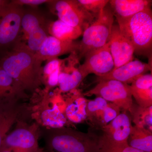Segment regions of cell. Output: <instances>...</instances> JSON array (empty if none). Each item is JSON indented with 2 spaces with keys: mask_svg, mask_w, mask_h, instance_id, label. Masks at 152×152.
Listing matches in <instances>:
<instances>
[{
  "mask_svg": "<svg viewBox=\"0 0 152 152\" xmlns=\"http://www.w3.org/2000/svg\"><path fill=\"white\" fill-rule=\"evenodd\" d=\"M42 62L21 42L0 60V68L13 79L22 91L33 92L43 82Z\"/></svg>",
  "mask_w": 152,
  "mask_h": 152,
  "instance_id": "obj_1",
  "label": "cell"
},
{
  "mask_svg": "<svg viewBox=\"0 0 152 152\" xmlns=\"http://www.w3.org/2000/svg\"><path fill=\"white\" fill-rule=\"evenodd\" d=\"M120 31L129 40L134 53L152 60V12L148 9L136 14L126 21L118 24Z\"/></svg>",
  "mask_w": 152,
  "mask_h": 152,
  "instance_id": "obj_2",
  "label": "cell"
},
{
  "mask_svg": "<svg viewBox=\"0 0 152 152\" xmlns=\"http://www.w3.org/2000/svg\"><path fill=\"white\" fill-rule=\"evenodd\" d=\"M99 136L64 127L56 128L49 140L56 152H99Z\"/></svg>",
  "mask_w": 152,
  "mask_h": 152,
  "instance_id": "obj_3",
  "label": "cell"
},
{
  "mask_svg": "<svg viewBox=\"0 0 152 152\" xmlns=\"http://www.w3.org/2000/svg\"><path fill=\"white\" fill-rule=\"evenodd\" d=\"M114 16L109 6L102 10L96 20L83 32L75 53L79 60L87 53L100 48L108 42L113 26Z\"/></svg>",
  "mask_w": 152,
  "mask_h": 152,
  "instance_id": "obj_4",
  "label": "cell"
},
{
  "mask_svg": "<svg viewBox=\"0 0 152 152\" xmlns=\"http://www.w3.org/2000/svg\"><path fill=\"white\" fill-rule=\"evenodd\" d=\"M23 7L9 1L0 10V51L4 55L21 42Z\"/></svg>",
  "mask_w": 152,
  "mask_h": 152,
  "instance_id": "obj_5",
  "label": "cell"
},
{
  "mask_svg": "<svg viewBox=\"0 0 152 152\" xmlns=\"http://www.w3.org/2000/svg\"><path fill=\"white\" fill-rule=\"evenodd\" d=\"M95 95L115 104L121 110H130L133 102L130 85L115 80H102L93 88L86 92L85 96Z\"/></svg>",
  "mask_w": 152,
  "mask_h": 152,
  "instance_id": "obj_6",
  "label": "cell"
},
{
  "mask_svg": "<svg viewBox=\"0 0 152 152\" xmlns=\"http://www.w3.org/2000/svg\"><path fill=\"white\" fill-rule=\"evenodd\" d=\"M50 10L59 20L74 27H79L83 31L96 20L76 0L50 1Z\"/></svg>",
  "mask_w": 152,
  "mask_h": 152,
  "instance_id": "obj_7",
  "label": "cell"
},
{
  "mask_svg": "<svg viewBox=\"0 0 152 152\" xmlns=\"http://www.w3.org/2000/svg\"><path fill=\"white\" fill-rule=\"evenodd\" d=\"M84 57V63L78 67L84 79L91 74L102 77L111 72L115 68L108 42L100 48L87 53Z\"/></svg>",
  "mask_w": 152,
  "mask_h": 152,
  "instance_id": "obj_8",
  "label": "cell"
},
{
  "mask_svg": "<svg viewBox=\"0 0 152 152\" xmlns=\"http://www.w3.org/2000/svg\"><path fill=\"white\" fill-rule=\"evenodd\" d=\"M4 150L14 152H39L37 137L29 129L17 128L4 139L1 151Z\"/></svg>",
  "mask_w": 152,
  "mask_h": 152,
  "instance_id": "obj_9",
  "label": "cell"
},
{
  "mask_svg": "<svg viewBox=\"0 0 152 152\" xmlns=\"http://www.w3.org/2000/svg\"><path fill=\"white\" fill-rule=\"evenodd\" d=\"M108 43L115 64L114 69L133 61L134 49L118 25L113 26Z\"/></svg>",
  "mask_w": 152,
  "mask_h": 152,
  "instance_id": "obj_10",
  "label": "cell"
},
{
  "mask_svg": "<svg viewBox=\"0 0 152 152\" xmlns=\"http://www.w3.org/2000/svg\"><path fill=\"white\" fill-rule=\"evenodd\" d=\"M149 71H152V64L143 63L139 60H133L113 70L105 75L98 77L97 81L115 80L128 84Z\"/></svg>",
  "mask_w": 152,
  "mask_h": 152,
  "instance_id": "obj_11",
  "label": "cell"
},
{
  "mask_svg": "<svg viewBox=\"0 0 152 152\" xmlns=\"http://www.w3.org/2000/svg\"><path fill=\"white\" fill-rule=\"evenodd\" d=\"M79 42L74 41H64L49 36L45 39L36 56L42 62L57 58L62 55L76 53Z\"/></svg>",
  "mask_w": 152,
  "mask_h": 152,
  "instance_id": "obj_12",
  "label": "cell"
},
{
  "mask_svg": "<svg viewBox=\"0 0 152 152\" xmlns=\"http://www.w3.org/2000/svg\"><path fill=\"white\" fill-rule=\"evenodd\" d=\"M129 112L123 111L107 125L101 129L102 136L117 142H127L133 125Z\"/></svg>",
  "mask_w": 152,
  "mask_h": 152,
  "instance_id": "obj_13",
  "label": "cell"
},
{
  "mask_svg": "<svg viewBox=\"0 0 152 152\" xmlns=\"http://www.w3.org/2000/svg\"><path fill=\"white\" fill-rule=\"evenodd\" d=\"M151 4L150 0H110L108 3L118 24L126 21L138 13L151 9Z\"/></svg>",
  "mask_w": 152,
  "mask_h": 152,
  "instance_id": "obj_14",
  "label": "cell"
},
{
  "mask_svg": "<svg viewBox=\"0 0 152 152\" xmlns=\"http://www.w3.org/2000/svg\"><path fill=\"white\" fill-rule=\"evenodd\" d=\"M130 86L132 96L137 104L143 107L152 106V73L140 76L134 80Z\"/></svg>",
  "mask_w": 152,
  "mask_h": 152,
  "instance_id": "obj_15",
  "label": "cell"
},
{
  "mask_svg": "<svg viewBox=\"0 0 152 152\" xmlns=\"http://www.w3.org/2000/svg\"><path fill=\"white\" fill-rule=\"evenodd\" d=\"M24 94L13 79L0 68V102H15Z\"/></svg>",
  "mask_w": 152,
  "mask_h": 152,
  "instance_id": "obj_16",
  "label": "cell"
},
{
  "mask_svg": "<svg viewBox=\"0 0 152 152\" xmlns=\"http://www.w3.org/2000/svg\"><path fill=\"white\" fill-rule=\"evenodd\" d=\"M49 35L64 41H74L83 34V31L79 27H74L58 20L49 23Z\"/></svg>",
  "mask_w": 152,
  "mask_h": 152,
  "instance_id": "obj_17",
  "label": "cell"
},
{
  "mask_svg": "<svg viewBox=\"0 0 152 152\" xmlns=\"http://www.w3.org/2000/svg\"><path fill=\"white\" fill-rule=\"evenodd\" d=\"M130 146L144 152H152V131L133 126L128 138Z\"/></svg>",
  "mask_w": 152,
  "mask_h": 152,
  "instance_id": "obj_18",
  "label": "cell"
},
{
  "mask_svg": "<svg viewBox=\"0 0 152 152\" xmlns=\"http://www.w3.org/2000/svg\"><path fill=\"white\" fill-rule=\"evenodd\" d=\"M15 102H0V151L3 141L18 114L14 107Z\"/></svg>",
  "mask_w": 152,
  "mask_h": 152,
  "instance_id": "obj_19",
  "label": "cell"
},
{
  "mask_svg": "<svg viewBox=\"0 0 152 152\" xmlns=\"http://www.w3.org/2000/svg\"><path fill=\"white\" fill-rule=\"evenodd\" d=\"M68 70H60L58 83L60 90L64 92L70 91L76 88L84 79L78 68L73 66L68 68Z\"/></svg>",
  "mask_w": 152,
  "mask_h": 152,
  "instance_id": "obj_20",
  "label": "cell"
},
{
  "mask_svg": "<svg viewBox=\"0 0 152 152\" xmlns=\"http://www.w3.org/2000/svg\"><path fill=\"white\" fill-rule=\"evenodd\" d=\"M88 102L86 98L80 95L76 96L73 100L66 106V118L75 123H80L86 120Z\"/></svg>",
  "mask_w": 152,
  "mask_h": 152,
  "instance_id": "obj_21",
  "label": "cell"
},
{
  "mask_svg": "<svg viewBox=\"0 0 152 152\" xmlns=\"http://www.w3.org/2000/svg\"><path fill=\"white\" fill-rule=\"evenodd\" d=\"M108 102L99 97L88 101L86 107L87 120L96 128L102 129L104 110Z\"/></svg>",
  "mask_w": 152,
  "mask_h": 152,
  "instance_id": "obj_22",
  "label": "cell"
},
{
  "mask_svg": "<svg viewBox=\"0 0 152 152\" xmlns=\"http://www.w3.org/2000/svg\"><path fill=\"white\" fill-rule=\"evenodd\" d=\"M129 113L134 126L152 131V106L143 107L134 103Z\"/></svg>",
  "mask_w": 152,
  "mask_h": 152,
  "instance_id": "obj_23",
  "label": "cell"
},
{
  "mask_svg": "<svg viewBox=\"0 0 152 152\" xmlns=\"http://www.w3.org/2000/svg\"><path fill=\"white\" fill-rule=\"evenodd\" d=\"M48 23L45 18L38 12L24 10L21 21L22 38L26 40L30 33Z\"/></svg>",
  "mask_w": 152,
  "mask_h": 152,
  "instance_id": "obj_24",
  "label": "cell"
},
{
  "mask_svg": "<svg viewBox=\"0 0 152 152\" xmlns=\"http://www.w3.org/2000/svg\"><path fill=\"white\" fill-rule=\"evenodd\" d=\"M48 22L45 24L39 27L30 33L28 35L26 43L31 51L37 53L40 48L42 44L49 35L48 31Z\"/></svg>",
  "mask_w": 152,
  "mask_h": 152,
  "instance_id": "obj_25",
  "label": "cell"
},
{
  "mask_svg": "<svg viewBox=\"0 0 152 152\" xmlns=\"http://www.w3.org/2000/svg\"><path fill=\"white\" fill-rule=\"evenodd\" d=\"M99 152H144L128 145L127 142H117L103 136H99Z\"/></svg>",
  "mask_w": 152,
  "mask_h": 152,
  "instance_id": "obj_26",
  "label": "cell"
},
{
  "mask_svg": "<svg viewBox=\"0 0 152 152\" xmlns=\"http://www.w3.org/2000/svg\"><path fill=\"white\" fill-rule=\"evenodd\" d=\"M82 7L97 18L101 11L108 4V0H78Z\"/></svg>",
  "mask_w": 152,
  "mask_h": 152,
  "instance_id": "obj_27",
  "label": "cell"
},
{
  "mask_svg": "<svg viewBox=\"0 0 152 152\" xmlns=\"http://www.w3.org/2000/svg\"><path fill=\"white\" fill-rule=\"evenodd\" d=\"M121 109L112 103L108 102L104 110L102 121V128L107 125L121 113Z\"/></svg>",
  "mask_w": 152,
  "mask_h": 152,
  "instance_id": "obj_28",
  "label": "cell"
},
{
  "mask_svg": "<svg viewBox=\"0 0 152 152\" xmlns=\"http://www.w3.org/2000/svg\"><path fill=\"white\" fill-rule=\"evenodd\" d=\"M63 63V60L58 58L54 59L48 61V63L43 67V79H45L56 71L60 69Z\"/></svg>",
  "mask_w": 152,
  "mask_h": 152,
  "instance_id": "obj_29",
  "label": "cell"
},
{
  "mask_svg": "<svg viewBox=\"0 0 152 152\" xmlns=\"http://www.w3.org/2000/svg\"><path fill=\"white\" fill-rule=\"evenodd\" d=\"M50 1L48 0H15L13 1L17 4L23 7V5L35 7L44 3H48Z\"/></svg>",
  "mask_w": 152,
  "mask_h": 152,
  "instance_id": "obj_30",
  "label": "cell"
},
{
  "mask_svg": "<svg viewBox=\"0 0 152 152\" xmlns=\"http://www.w3.org/2000/svg\"><path fill=\"white\" fill-rule=\"evenodd\" d=\"M60 72V69L51 74L45 79L44 82L45 80L46 83H48L49 87L56 86L58 85V77Z\"/></svg>",
  "mask_w": 152,
  "mask_h": 152,
  "instance_id": "obj_31",
  "label": "cell"
},
{
  "mask_svg": "<svg viewBox=\"0 0 152 152\" xmlns=\"http://www.w3.org/2000/svg\"><path fill=\"white\" fill-rule=\"evenodd\" d=\"M8 1L0 0V10L7 3Z\"/></svg>",
  "mask_w": 152,
  "mask_h": 152,
  "instance_id": "obj_32",
  "label": "cell"
},
{
  "mask_svg": "<svg viewBox=\"0 0 152 152\" xmlns=\"http://www.w3.org/2000/svg\"><path fill=\"white\" fill-rule=\"evenodd\" d=\"M0 152H12L10 151H9V150H2V151H1Z\"/></svg>",
  "mask_w": 152,
  "mask_h": 152,
  "instance_id": "obj_33",
  "label": "cell"
}]
</instances>
